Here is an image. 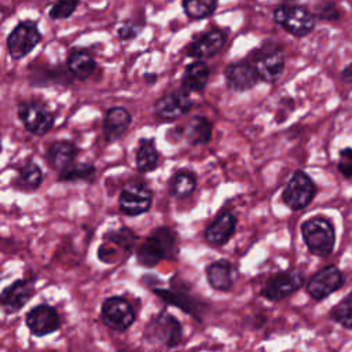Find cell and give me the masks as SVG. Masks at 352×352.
<instances>
[{
  "instance_id": "obj_17",
  "label": "cell",
  "mask_w": 352,
  "mask_h": 352,
  "mask_svg": "<svg viewBox=\"0 0 352 352\" xmlns=\"http://www.w3.org/2000/svg\"><path fill=\"white\" fill-rule=\"evenodd\" d=\"M236 227V217L231 210L221 212L205 228V239L212 246H223L234 235Z\"/></svg>"
},
{
  "instance_id": "obj_31",
  "label": "cell",
  "mask_w": 352,
  "mask_h": 352,
  "mask_svg": "<svg viewBox=\"0 0 352 352\" xmlns=\"http://www.w3.org/2000/svg\"><path fill=\"white\" fill-rule=\"evenodd\" d=\"M331 318L345 329H352V293L342 298L331 309Z\"/></svg>"
},
{
  "instance_id": "obj_2",
  "label": "cell",
  "mask_w": 352,
  "mask_h": 352,
  "mask_svg": "<svg viewBox=\"0 0 352 352\" xmlns=\"http://www.w3.org/2000/svg\"><path fill=\"white\" fill-rule=\"evenodd\" d=\"M248 62L253 66L261 81L272 84L276 82L283 73L285 54L276 43L267 41L249 55Z\"/></svg>"
},
{
  "instance_id": "obj_14",
  "label": "cell",
  "mask_w": 352,
  "mask_h": 352,
  "mask_svg": "<svg viewBox=\"0 0 352 352\" xmlns=\"http://www.w3.org/2000/svg\"><path fill=\"white\" fill-rule=\"evenodd\" d=\"M192 107V100L190 98L188 91L177 89L172 92L164 94L161 98H158L154 103V113L161 120H176L186 113L190 111Z\"/></svg>"
},
{
  "instance_id": "obj_21",
  "label": "cell",
  "mask_w": 352,
  "mask_h": 352,
  "mask_svg": "<svg viewBox=\"0 0 352 352\" xmlns=\"http://www.w3.org/2000/svg\"><path fill=\"white\" fill-rule=\"evenodd\" d=\"M67 72L77 80H87L96 69L95 58L85 50H73L66 59Z\"/></svg>"
},
{
  "instance_id": "obj_16",
  "label": "cell",
  "mask_w": 352,
  "mask_h": 352,
  "mask_svg": "<svg viewBox=\"0 0 352 352\" xmlns=\"http://www.w3.org/2000/svg\"><path fill=\"white\" fill-rule=\"evenodd\" d=\"M227 87L235 92H245L256 87L260 80L256 70L248 60H236L224 69Z\"/></svg>"
},
{
  "instance_id": "obj_18",
  "label": "cell",
  "mask_w": 352,
  "mask_h": 352,
  "mask_svg": "<svg viewBox=\"0 0 352 352\" xmlns=\"http://www.w3.org/2000/svg\"><path fill=\"white\" fill-rule=\"evenodd\" d=\"M34 289L26 279H18L1 292V305L6 312H18L32 298Z\"/></svg>"
},
{
  "instance_id": "obj_11",
  "label": "cell",
  "mask_w": 352,
  "mask_h": 352,
  "mask_svg": "<svg viewBox=\"0 0 352 352\" xmlns=\"http://www.w3.org/2000/svg\"><path fill=\"white\" fill-rule=\"evenodd\" d=\"M302 283L304 278L301 272L296 270L282 271L275 274L265 282L261 294L270 301H279L297 292L302 286Z\"/></svg>"
},
{
  "instance_id": "obj_36",
  "label": "cell",
  "mask_w": 352,
  "mask_h": 352,
  "mask_svg": "<svg viewBox=\"0 0 352 352\" xmlns=\"http://www.w3.org/2000/svg\"><path fill=\"white\" fill-rule=\"evenodd\" d=\"M341 80L345 84H352V63H348L341 72Z\"/></svg>"
},
{
  "instance_id": "obj_30",
  "label": "cell",
  "mask_w": 352,
  "mask_h": 352,
  "mask_svg": "<svg viewBox=\"0 0 352 352\" xmlns=\"http://www.w3.org/2000/svg\"><path fill=\"white\" fill-rule=\"evenodd\" d=\"M96 173V168L92 164H73L72 166H69L67 169H65L63 172L59 173V182H69V183H74V182H92Z\"/></svg>"
},
{
  "instance_id": "obj_13",
  "label": "cell",
  "mask_w": 352,
  "mask_h": 352,
  "mask_svg": "<svg viewBox=\"0 0 352 352\" xmlns=\"http://www.w3.org/2000/svg\"><path fill=\"white\" fill-rule=\"evenodd\" d=\"M227 43V32L219 28L210 29L195 37L187 47V55L197 60L216 56Z\"/></svg>"
},
{
  "instance_id": "obj_24",
  "label": "cell",
  "mask_w": 352,
  "mask_h": 352,
  "mask_svg": "<svg viewBox=\"0 0 352 352\" xmlns=\"http://www.w3.org/2000/svg\"><path fill=\"white\" fill-rule=\"evenodd\" d=\"M212 132H213L212 122L204 116L191 117L184 128L186 139L192 146L206 144L212 139Z\"/></svg>"
},
{
  "instance_id": "obj_4",
  "label": "cell",
  "mask_w": 352,
  "mask_h": 352,
  "mask_svg": "<svg viewBox=\"0 0 352 352\" xmlns=\"http://www.w3.org/2000/svg\"><path fill=\"white\" fill-rule=\"evenodd\" d=\"M274 21L294 37L308 36L315 28V15L298 4H282L274 10Z\"/></svg>"
},
{
  "instance_id": "obj_26",
  "label": "cell",
  "mask_w": 352,
  "mask_h": 352,
  "mask_svg": "<svg viewBox=\"0 0 352 352\" xmlns=\"http://www.w3.org/2000/svg\"><path fill=\"white\" fill-rule=\"evenodd\" d=\"M43 183V170L36 162L23 164L14 179V186L22 191H34Z\"/></svg>"
},
{
  "instance_id": "obj_35",
  "label": "cell",
  "mask_w": 352,
  "mask_h": 352,
  "mask_svg": "<svg viewBox=\"0 0 352 352\" xmlns=\"http://www.w3.org/2000/svg\"><path fill=\"white\" fill-rule=\"evenodd\" d=\"M140 26L138 25H133V23H126V25H122L118 28V38L120 40H124V41H128V40H133L139 32H140Z\"/></svg>"
},
{
  "instance_id": "obj_10",
  "label": "cell",
  "mask_w": 352,
  "mask_h": 352,
  "mask_svg": "<svg viewBox=\"0 0 352 352\" xmlns=\"http://www.w3.org/2000/svg\"><path fill=\"white\" fill-rule=\"evenodd\" d=\"M135 309L132 304L120 296L109 297L103 301L100 318L103 323L114 331H125L135 322Z\"/></svg>"
},
{
  "instance_id": "obj_7",
  "label": "cell",
  "mask_w": 352,
  "mask_h": 352,
  "mask_svg": "<svg viewBox=\"0 0 352 352\" xmlns=\"http://www.w3.org/2000/svg\"><path fill=\"white\" fill-rule=\"evenodd\" d=\"M316 195V186L302 170H296L282 192L283 204L292 210L307 208Z\"/></svg>"
},
{
  "instance_id": "obj_22",
  "label": "cell",
  "mask_w": 352,
  "mask_h": 352,
  "mask_svg": "<svg viewBox=\"0 0 352 352\" xmlns=\"http://www.w3.org/2000/svg\"><path fill=\"white\" fill-rule=\"evenodd\" d=\"M208 283L219 292H228L234 285L232 265L227 260H216L206 267Z\"/></svg>"
},
{
  "instance_id": "obj_37",
  "label": "cell",
  "mask_w": 352,
  "mask_h": 352,
  "mask_svg": "<svg viewBox=\"0 0 352 352\" xmlns=\"http://www.w3.org/2000/svg\"><path fill=\"white\" fill-rule=\"evenodd\" d=\"M47 352H56V351H47Z\"/></svg>"
},
{
  "instance_id": "obj_6",
  "label": "cell",
  "mask_w": 352,
  "mask_h": 352,
  "mask_svg": "<svg viewBox=\"0 0 352 352\" xmlns=\"http://www.w3.org/2000/svg\"><path fill=\"white\" fill-rule=\"evenodd\" d=\"M41 41V33L33 21H22L10 32L6 40L8 55L19 60L29 55Z\"/></svg>"
},
{
  "instance_id": "obj_19",
  "label": "cell",
  "mask_w": 352,
  "mask_h": 352,
  "mask_svg": "<svg viewBox=\"0 0 352 352\" xmlns=\"http://www.w3.org/2000/svg\"><path fill=\"white\" fill-rule=\"evenodd\" d=\"M132 121L131 113L125 107L114 106L109 109L103 120V136L106 142H117L128 131Z\"/></svg>"
},
{
  "instance_id": "obj_8",
  "label": "cell",
  "mask_w": 352,
  "mask_h": 352,
  "mask_svg": "<svg viewBox=\"0 0 352 352\" xmlns=\"http://www.w3.org/2000/svg\"><path fill=\"white\" fill-rule=\"evenodd\" d=\"M18 117L25 129L36 136L47 135L55 121L50 109L37 100H23L18 104Z\"/></svg>"
},
{
  "instance_id": "obj_27",
  "label": "cell",
  "mask_w": 352,
  "mask_h": 352,
  "mask_svg": "<svg viewBox=\"0 0 352 352\" xmlns=\"http://www.w3.org/2000/svg\"><path fill=\"white\" fill-rule=\"evenodd\" d=\"M195 187H197L195 175L188 169H180L169 180L170 195L179 199H184L190 197L194 192Z\"/></svg>"
},
{
  "instance_id": "obj_29",
  "label": "cell",
  "mask_w": 352,
  "mask_h": 352,
  "mask_svg": "<svg viewBox=\"0 0 352 352\" xmlns=\"http://www.w3.org/2000/svg\"><path fill=\"white\" fill-rule=\"evenodd\" d=\"M182 7L190 19H205L214 12L217 0H182Z\"/></svg>"
},
{
  "instance_id": "obj_9",
  "label": "cell",
  "mask_w": 352,
  "mask_h": 352,
  "mask_svg": "<svg viewBox=\"0 0 352 352\" xmlns=\"http://www.w3.org/2000/svg\"><path fill=\"white\" fill-rule=\"evenodd\" d=\"M153 204L151 190L139 180H131L121 187L118 195V208L126 216H139L146 213Z\"/></svg>"
},
{
  "instance_id": "obj_5",
  "label": "cell",
  "mask_w": 352,
  "mask_h": 352,
  "mask_svg": "<svg viewBox=\"0 0 352 352\" xmlns=\"http://www.w3.org/2000/svg\"><path fill=\"white\" fill-rule=\"evenodd\" d=\"M182 324L180 322L168 312H161L154 316L144 330V338L148 342L173 348L182 341Z\"/></svg>"
},
{
  "instance_id": "obj_12",
  "label": "cell",
  "mask_w": 352,
  "mask_h": 352,
  "mask_svg": "<svg viewBox=\"0 0 352 352\" xmlns=\"http://www.w3.org/2000/svg\"><path fill=\"white\" fill-rule=\"evenodd\" d=\"M344 285V275L336 265H327L315 272L308 283L307 293L314 300H323Z\"/></svg>"
},
{
  "instance_id": "obj_3",
  "label": "cell",
  "mask_w": 352,
  "mask_h": 352,
  "mask_svg": "<svg viewBox=\"0 0 352 352\" xmlns=\"http://www.w3.org/2000/svg\"><path fill=\"white\" fill-rule=\"evenodd\" d=\"M301 235L308 250L319 257L329 256L336 243L333 223L322 216H315L301 224Z\"/></svg>"
},
{
  "instance_id": "obj_33",
  "label": "cell",
  "mask_w": 352,
  "mask_h": 352,
  "mask_svg": "<svg viewBox=\"0 0 352 352\" xmlns=\"http://www.w3.org/2000/svg\"><path fill=\"white\" fill-rule=\"evenodd\" d=\"M337 168L344 177H352V147H346L340 151Z\"/></svg>"
},
{
  "instance_id": "obj_28",
  "label": "cell",
  "mask_w": 352,
  "mask_h": 352,
  "mask_svg": "<svg viewBox=\"0 0 352 352\" xmlns=\"http://www.w3.org/2000/svg\"><path fill=\"white\" fill-rule=\"evenodd\" d=\"M160 297L161 300H164L166 304H170V305H176L179 307L180 309H183L184 312L192 315L194 318L199 319V314H198V309H199V305L198 302L188 294L186 293H182V292H176V290H166V289H155L154 290Z\"/></svg>"
},
{
  "instance_id": "obj_32",
  "label": "cell",
  "mask_w": 352,
  "mask_h": 352,
  "mask_svg": "<svg viewBox=\"0 0 352 352\" xmlns=\"http://www.w3.org/2000/svg\"><path fill=\"white\" fill-rule=\"evenodd\" d=\"M80 0H56L50 11H48V15L51 19H66L69 18L77 8Z\"/></svg>"
},
{
  "instance_id": "obj_23",
  "label": "cell",
  "mask_w": 352,
  "mask_h": 352,
  "mask_svg": "<svg viewBox=\"0 0 352 352\" xmlns=\"http://www.w3.org/2000/svg\"><path fill=\"white\" fill-rule=\"evenodd\" d=\"M209 66L204 60H194L187 65L182 77V85L188 92H202L209 81Z\"/></svg>"
},
{
  "instance_id": "obj_25",
  "label": "cell",
  "mask_w": 352,
  "mask_h": 352,
  "mask_svg": "<svg viewBox=\"0 0 352 352\" xmlns=\"http://www.w3.org/2000/svg\"><path fill=\"white\" fill-rule=\"evenodd\" d=\"M160 154L155 148V143L153 139H140L136 153L135 162L136 168L140 173H148L158 166Z\"/></svg>"
},
{
  "instance_id": "obj_1",
  "label": "cell",
  "mask_w": 352,
  "mask_h": 352,
  "mask_svg": "<svg viewBox=\"0 0 352 352\" xmlns=\"http://www.w3.org/2000/svg\"><path fill=\"white\" fill-rule=\"evenodd\" d=\"M176 253V234L168 227H160L140 243L136 257L139 264L154 267L164 258H172Z\"/></svg>"
},
{
  "instance_id": "obj_34",
  "label": "cell",
  "mask_w": 352,
  "mask_h": 352,
  "mask_svg": "<svg viewBox=\"0 0 352 352\" xmlns=\"http://www.w3.org/2000/svg\"><path fill=\"white\" fill-rule=\"evenodd\" d=\"M316 16L324 21H338L341 18V11L334 3H324L319 6L316 11Z\"/></svg>"
},
{
  "instance_id": "obj_20",
  "label": "cell",
  "mask_w": 352,
  "mask_h": 352,
  "mask_svg": "<svg viewBox=\"0 0 352 352\" xmlns=\"http://www.w3.org/2000/svg\"><path fill=\"white\" fill-rule=\"evenodd\" d=\"M78 154V148L69 140H55L45 151V160L48 165L59 173L74 164Z\"/></svg>"
},
{
  "instance_id": "obj_15",
  "label": "cell",
  "mask_w": 352,
  "mask_h": 352,
  "mask_svg": "<svg viewBox=\"0 0 352 352\" xmlns=\"http://www.w3.org/2000/svg\"><path fill=\"white\" fill-rule=\"evenodd\" d=\"M26 326L37 337L48 336L60 327V316L54 307L40 304L28 312Z\"/></svg>"
}]
</instances>
